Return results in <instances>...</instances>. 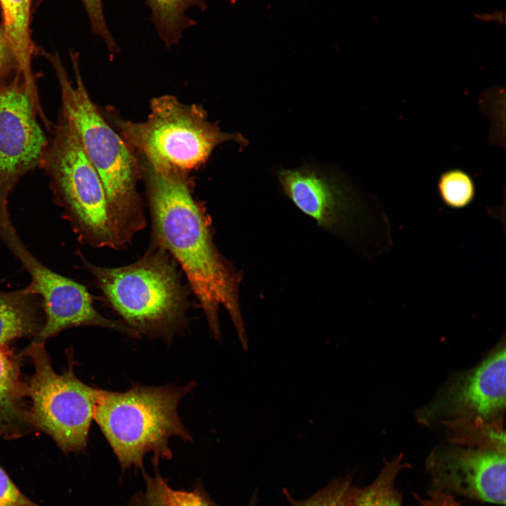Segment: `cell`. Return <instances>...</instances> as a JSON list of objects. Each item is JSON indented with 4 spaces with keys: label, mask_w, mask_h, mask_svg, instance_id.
Wrapping results in <instances>:
<instances>
[{
    "label": "cell",
    "mask_w": 506,
    "mask_h": 506,
    "mask_svg": "<svg viewBox=\"0 0 506 506\" xmlns=\"http://www.w3.org/2000/svg\"><path fill=\"white\" fill-rule=\"evenodd\" d=\"M143 173L157 245L180 264L216 339L219 309H226L245 349L239 277L216 247L208 214L192 195L184 171L143 161Z\"/></svg>",
    "instance_id": "obj_1"
},
{
    "label": "cell",
    "mask_w": 506,
    "mask_h": 506,
    "mask_svg": "<svg viewBox=\"0 0 506 506\" xmlns=\"http://www.w3.org/2000/svg\"><path fill=\"white\" fill-rule=\"evenodd\" d=\"M42 53L58 78L62 111L74 125L87 157L100 178L111 210L127 242L145 225L136 190L137 164L131 148L91 100L81 75L77 53L71 52L74 84L56 53Z\"/></svg>",
    "instance_id": "obj_2"
},
{
    "label": "cell",
    "mask_w": 506,
    "mask_h": 506,
    "mask_svg": "<svg viewBox=\"0 0 506 506\" xmlns=\"http://www.w3.org/2000/svg\"><path fill=\"white\" fill-rule=\"evenodd\" d=\"M79 255L111 306L137 335L169 339L186 327L187 291L173 260L160 246L116 268L95 266Z\"/></svg>",
    "instance_id": "obj_3"
},
{
    "label": "cell",
    "mask_w": 506,
    "mask_h": 506,
    "mask_svg": "<svg viewBox=\"0 0 506 506\" xmlns=\"http://www.w3.org/2000/svg\"><path fill=\"white\" fill-rule=\"evenodd\" d=\"M195 386L136 384L124 392L101 390L93 420L99 426L122 467H141L145 454L169 459L173 436L191 440L178 413L181 398Z\"/></svg>",
    "instance_id": "obj_4"
},
{
    "label": "cell",
    "mask_w": 506,
    "mask_h": 506,
    "mask_svg": "<svg viewBox=\"0 0 506 506\" xmlns=\"http://www.w3.org/2000/svg\"><path fill=\"white\" fill-rule=\"evenodd\" d=\"M40 166L48 174L56 202L80 240L96 247L124 245L126 241L100 178L87 157L74 125L62 111Z\"/></svg>",
    "instance_id": "obj_5"
},
{
    "label": "cell",
    "mask_w": 506,
    "mask_h": 506,
    "mask_svg": "<svg viewBox=\"0 0 506 506\" xmlns=\"http://www.w3.org/2000/svg\"><path fill=\"white\" fill-rule=\"evenodd\" d=\"M115 123L126 143L137 150L144 161L184 172L205 163L222 143L247 144L240 134L223 132L208 121L202 107L182 103L169 95L151 100L145 122L116 119Z\"/></svg>",
    "instance_id": "obj_6"
},
{
    "label": "cell",
    "mask_w": 506,
    "mask_h": 506,
    "mask_svg": "<svg viewBox=\"0 0 506 506\" xmlns=\"http://www.w3.org/2000/svg\"><path fill=\"white\" fill-rule=\"evenodd\" d=\"M43 342L33 340L22 354L30 358L34 372L27 382L32 428L46 434L65 453L85 450L96 405L101 390L80 381L74 372L72 352L67 369L53 370Z\"/></svg>",
    "instance_id": "obj_7"
},
{
    "label": "cell",
    "mask_w": 506,
    "mask_h": 506,
    "mask_svg": "<svg viewBox=\"0 0 506 506\" xmlns=\"http://www.w3.org/2000/svg\"><path fill=\"white\" fill-rule=\"evenodd\" d=\"M283 190L294 204L320 226L346 237L363 235L377 256L391 245L390 226L378 204L363 201L337 175L305 166L278 173Z\"/></svg>",
    "instance_id": "obj_8"
},
{
    "label": "cell",
    "mask_w": 506,
    "mask_h": 506,
    "mask_svg": "<svg viewBox=\"0 0 506 506\" xmlns=\"http://www.w3.org/2000/svg\"><path fill=\"white\" fill-rule=\"evenodd\" d=\"M505 344H498L477 365L446 382L416 413L419 422L440 424L448 433L503 429L505 410Z\"/></svg>",
    "instance_id": "obj_9"
},
{
    "label": "cell",
    "mask_w": 506,
    "mask_h": 506,
    "mask_svg": "<svg viewBox=\"0 0 506 506\" xmlns=\"http://www.w3.org/2000/svg\"><path fill=\"white\" fill-rule=\"evenodd\" d=\"M0 238L30 274L31 282L26 287L27 290L41 300L44 323L33 340L45 342L66 329L81 326L103 327L137 336L126 325L102 316L95 309L85 286L39 261L18 235L8 209H0Z\"/></svg>",
    "instance_id": "obj_10"
},
{
    "label": "cell",
    "mask_w": 506,
    "mask_h": 506,
    "mask_svg": "<svg viewBox=\"0 0 506 506\" xmlns=\"http://www.w3.org/2000/svg\"><path fill=\"white\" fill-rule=\"evenodd\" d=\"M505 446L448 440L429 454L431 491L505 505Z\"/></svg>",
    "instance_id": "obj_11"
},
{
    "label": "cell",
    "mask_w": 506,
    "mask_h": 506,
    "mask_svg": "<svg viewBox=\"0 0 506 506\" xmlns=\"http://www.w3.org/2000/svg\"><path fill=\"white\" fill-rule=\"evenodd\" d=\"M36 105L20 72L0 84V208L27 172L39 166L48 145Z\"/></svg>",
    "instance_id": "obj_12"
},
{
    "label": "cell",
    "mask_w": 506,
    "mask_h": 506,
    "mask_svg": "<svg viewBox=\"0 0 506 506\" xmlns=\"http://www.w3.org/2000/svg\"><path fill=\"white\" fill-rule=\"evenodd\" d=\"M22 353L0 346V438L16 439L32 428L28 420L27 384L21 374Z\"/></svg>",
    "instance_id": "obj_13"
},
{
    "label": "cell",
    "mask_w": 506,
    "mask_h": 506,
    "mask_svg": "<svg viewBox=\"0 0 506 506\" xmlns=\"http://www.w3.org/2000/svg\"><path fill=\"white\" fill-rule=\"evenodd\" d=\"M32 0H0L1 22L19 70L32 98L39 100L32 70V58L37 52L31 37Z\"/></svg>",
    "instance_id": "obj_14"
},
{
    "label": "cell",
    "mask_w": 506,
    "mask_h": 506,
    "mask_svg": "<svg viewBox=\"0 0 506 506\" xmlns=\"http://www.w3.org/2000/svg\"><path fill=\"white\" fill-rule=\"evenodd\" d=\"M44 323L41 300L27 287L0 289V346L15 339L35 337Z\"/></svg>",
    "instance_id": "obj_15"
},
{
    "label": "cell",
    "mask_w": 506,
    "mask_h": 506,
    "mask_svg": "<svg viewBox=\"0 0 506 506\" xmlns=\"http://www.w3.org/2000/svg\"><path fill=\"white\" fill-rule=\"evenodd\" d=\"M151 12V21L158 35L169 48L177 44L183 32L196 25L186 13L193 7L207 8L205 0H146Z\"/></svg>",
    "instance_id": "obj_16"
},
{
    "label": "cell",
    "mask_w": 506,
    "mask_h": 506,
    "mask_svg": "<svg viewBox=\"0 0 506 506\" xmlns=\"http://www.w3.org/2000/svg\"><path fill=\"white\" fill-rule=\"evenodd\" d=\"M402 458L400 454L391 460H384L383 467L374 481L358 488L355 506H403L396 480L399 472L410 465L403 463Z\"/></svg>",
    "instance_id": "obj_17"
},
{
    "label": "cell",
    "mask_w": 506,
    "mask_h": 506,
    "mask_svg": "<svg viewBox=\"0 0 506 506\" xmlns=\"http://www.w3.org/2000/svg\"><path fill=\"white\" fill-rule=\"evenodd\" d=\"M436 187L442 202L453 209L468 207L476 197L474 179L461 169H449L442 172L439 176Z\"/></svg>",
    "instance_id": "obj_18"
},
{
    "label": "cell",
    "mask_w": 506,
    "mask_h": 506,
    "mask_svg": "<svg viewBox=\"0 0 506 506\" xmlns=\"http://www.w3.org/2000/svg\"><path fill=\"white\" fill-rule=\"evenodd\" d=\"M146 484L150 506H212L198 491L175 490L161 477H148Z\"/></svg>",
    "instance_id": "obj_19"
},
{
    "label": "cell",
    "mask_w": 506,
    "mask_h": 506,
    "mask_svg": "<svg viewBox=\"0 0 506 506\" xmlns=\"http://www.w3.org/2000/svg\"><path fill=\"white\" fill-rule=\"evenodd\" d=\"M358 491L349 478L339 479L306 499L290 498L291 506H355Z\"/></svg>",
    "instance_id": "obj_20"
},
{
    "label": "cell",
    "mask_w": 506,
    "mask_h": 506,
    "mask_svg": "<svg viewBox=\"0 0 506 506\" xmlns=\"http://www.w3.org/2000/svg\"><path fill=\"white\" fill-rule=\"evenodd\" d=\"M87 13L92 32L105 42L114 56L119 50L105 20L102 0H81Z\"/></svg>",
    "instance_id": "obj_21"
},
{
    "label": "cell",
    "mask_w": 506,
    "mask_h": 506,
    "mask_svg": "<svg viewBox=\"0 0 506 506\" xmlns=\"http://www.w3.org/2000/svg\"><path fill=\"white\" fill-rule=\"evenodd\" d=\"M0 506H39L18 489L1 466Z\"/></svg>",
    "instance_id": "obj_22"
},
{
    "label": "cell",
    "mask_w": 506,
    "mask_h": 506,
    "mask_svg": "<svg viewBox=\"0 0 506 506\" xmlns=\"http://www.w3.org/2000/svg\"><path fill=\"white\" fill-rule=\"evenodd\" d=\"M19 70L5 30L0 23V84Z\"/></svg>",
    "instance_id": "obj_23"
},
{
    "label": "cell",
    "mask_w": 506,
    "mask_h": 506,
    "mask_svg": "<svg viewBox=\"0 0 506 506\" xmlns=\"http://www.w3.org/2000/svg\"><path fill=\"white\" fill-rule=\"evenodd\" d=\"M420 506H462L453 495L443 492L430 491L427 499L420 500Z\"/></svg>",
    "instance_id": "obj_24"
},
{
    "label": "cell",
    "mask_w": 506,
    "mask_h": 506,
    "mask_svg": "<svg viewBox=\"0 0 506 506\" xmlns=\"http://www.w3.org/2000/svg\"><path fill=\"white\" fill-rule=\"evenodd\" d=\"M146 506H150V505L147 502V505H146Z\"/></svg>",
    "instance_id": "obj_25"
},
{
    "label": "cell",
    "mask_w": 506,
    "mask_h": 506,
    "mask_svg": "<svg viewBox=\"0 0 506 506\" xmlns=\"http://www.w3.org/2000/svg\"><path fill=\"white\" fill-rule=\"evenodd\" d=\"M249 506H252V505H250Z\"/></svg>",
    "instance_id": "obj_26"
}]
</instances>
